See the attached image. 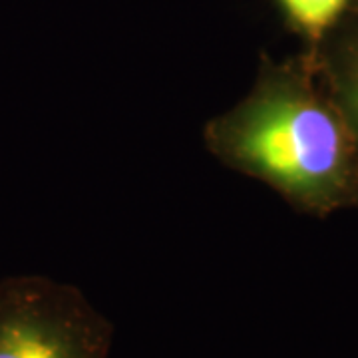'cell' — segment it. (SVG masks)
<instances>
[{
  "mask_svg": "<svg viewBox=\"0 0 358 358\" xmlns=\"http://www.w3.org/2000/svg\"><path fill=\"white\" fill-rule=\"evenodd\" d=\"M350 6H355V8H358V0H352V2H350Z\"/></svg>",
  "mask_w": 358,
  "mask_h": 358,
  "instance_id": "5",
  "label": "cell"
},
{
  "mask_svg": "<svg viewBox=\"0 0 358 358\" xmlns=\"http://www.w3.org/2000/svg\"><path fill=\"white\" fill-rule=\"evenodd\" d=\"M203 143L223 166L313 211L357 192V138L296 66L265 60L243 100L205 124Z\"/></svg>",
  "mask_w": 358,
  "mask_h": 358,
  "instance_id": "1",
  "label": "cell"
},
{
  "mask_svg": "<svg viewBox=\"0 0 358 358\" xmlns=\"http://www.w3.org/2000/svg\"><path fill=\"white\" fill-rule=\"evenodd\" d=\"M352 0H279L281 8L313 40L322 38L350 8Z\"/></svg>",
  "mask_w": 358,
  "mask_h": 358,
  "instance_id": "3",
  "label": "cell"
},
{
  "mask_svg": "<svg viewBox=\"0 0 358 358\" xmlns=\"http://www.w3.org/2000/svg\"><path fill=\"white\" fill-rule=\"evenodd\" d=\"M338 52L334 74L338 108L358 141V30Z\"/></svg>",
  "mask_w": 358,
  "mask_h": 358,
  "instance_id": "4",
  "label": "cell"
},
{
  "mask_svg": "<svg viewBox=\"0 0 358 358\" xmlns=\"http://www.w3.org/2000/svg\"><path fill=\"white\" fill-rule=\"evenodd\" d=\"M114 324L76 285L0 279V358H110Z\"/></svg>",
  "mask_w": 358,
  "mask_h": 358,
  "instance_id": "2",
  "label": "cell"
}]
</instances>
